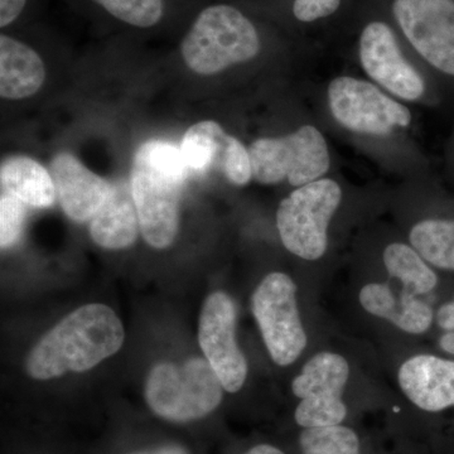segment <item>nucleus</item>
<instances>
[{
    "instance_id": "nucleus-1",
    "label": "nucleus",
    "mask_w": 454,
    "mask_h": 454,
    "mask_svg": "<svg viewBox=\"0 0 454 454\" xmlns=\"http://www.w3.org/2000/svg\"><path fill=\"white\" fill-rule=\"evenodd\" d=\"M124 339V327L112 309L86 304L42 337L27 357V372L37 380H50L67 372H88L116 354Z\"/></svg>"
},
{
    "instance_id": "nucleus-2",
    "label": "nucleus",
    "mask_w": 454,
    "mask_h": 454,
    "mask_svg": "<svg viewBox=\"0 0 454 454\" xmlns=\"http://www.w3.org/2000/svg\"><path fill=\"white\" fill-rule=\"evenodd\" d=\"M262 40L253 18L230 3L203 7L181 42V56L193 73L211 76L259 55Z\"/></svg>"
},
{
    "instance_id": "nucleus-3",
    "label": "nucleus",
    "mask_w": 454,
    "mask_h": 454,
    "mask_svg": "<svg viewBox=\"0 0 454 454\" xmlns=\"http://www.w3.org/2000/svg\"><path fill=\"white\" fill-rule=\"evenodd\" d=\"M223 382L207 360L182 365L162 363L149 372L145 400L154 414L170 422H191L212 413L223 400Z\"/></svg>"
},
{
    "instance_id": "nucleus-4",
    "label": "nucleus",
    "mask_w": 454,
    "mask_h": 454,
    "mask_svg": "<svg viewBox=\"0 0 454 454\" xmlns=\"http://www.w3.org/2000/svg\"><path fill=\"white\" fill-rule=\"evenodd\" d=\"M342 200L340 184L322 178L293 191L280 202L277 227L286 249L304 260H318L327 250V230Z\"/></svg>"
},
{
    "instance_id": "nucleus-5",
    "label": "nucleus",
    "mask_w": 454,
    "mask_h": 454,
    "mask_svg": "<svg viewBox=\"0 0 454 454\" xmlns=\"http://www.w3.org/2000/svg\"><path fill=\"white\" fill-rule=\"evenodd\" d=\"M249 153L253 178L262 184L286 181L291 186H304L321 179L331 166L327 142L313 125L278 138L256 139Z\"/></svg>"
},
{
    "instance_id": "nucleus-6",
    "label": "nucleus",
    "mask_w": 454,
    "mask_h": 454,
    "mask_svg": "<svg viewBox=\"0 0 454 454\" xmlns=\"http://www.w3.org/2000/svg\"><path fill=\"white\" fill-rule=\"evenodd\" d=\"M295 292L292 278L276 271L262 280L252 298L253 315L265 346L279 366L292 365L307 346Z\"/></svg>"
},
{
    "instance_id": "nucleus-7",
    "label": "nucleus",
    "mask_w": 454,
    "mask_h": 454,
    "mask_svg": "<svg viewBox=\"0 0 454 454\" xmlns=\"http://www.w3.org/2000/svg\"><path fill=\"white\" fill-rule=\"evenodd\" d=\"M390 12L415 52L454 82V0H391Z\"/></svg>"
},
{
    "instance_id": "nucleus-8",
    "label": "nucleus",
    "mask_w": 454,
    "mask_h": 454,
    "mask_svg": "<svg viewBox=\"0 0 454 454\" xmlns=\"http://www.w3.org/2000/svg\"><path fill=\"white\" fill-rule=\"evenodd\" d=\"M327 98L334 121L355 133L387 136L411 122L408 107L373 83L355 77H336L328 86Z\"/></svg>"
},
{
    "instance_id": "nucleus-9",
    "label": "nucleus",
    "mask_w": 454,
    "mask_h": 454,
    "mask_svg": "<svg viewBox=\"0 0 454 454\" xmlns=\"http://www.w3.org/2000/svg\"><path fill=\"white\" fill-rule=\"evenodd\" d=\"M349 366L345 357L333 352L315 355L292 382L301 402L295 409V422L304 428L340 426L348 415L342 400Z\"/></svg>"
},
{
    "instance_id": "nucleus-10",
    "label": "nucleus",
    "mask_w": 454,
    "mask_h": 454,
    "mask_svg": "<svg viewBox=\"0 0 454 454\" xmlns=\"http://www.w3.org/2000/svg\"><path fill=\"white\" fill-rule=\"evenodd\" d=\"M236 307L223 292L208 295L199 324V342L223 389L238 393L247 375V363L236 340Z\"/></svg>"
},
{
    "instance_id": "nucleus-11",
    "label": "nucleus",
    "mask_w": 454,
    "mask_h": 454,
    "mask_svg": "<svg viewBox=\"0 0 454 454\" xmlns=\"http://www.w3.org/2000/svg\"><path fill=\"white\" fill-rule=\"evenodd\" d=\"M358 55L365 73L394 97L417 101L426 94L422 74L403 55L395 32L384 20H370L364 27Z\"/></svg>"
},
{
    "instance_id": "nucleus-12",
    "label": "nucleus",
    "mask_w": 454,
    "mask_h": 454,
    "mask_svg": "<svg viewBox=\"0 0 454 454\" xmlns=\"http://www.w3.org/2000/svg\"><path fill=\"white\" fill-rule=\"evenodd\" d=\"M184 184L145 167L134 166L130 188L138 212L140 232L155 249H167L179 227V203Z\"/></svg>"
},
{
    "instance_id": "nucleus-13",
    "label": "nucleus",
    "mask_w": 454,
    "mask_h": 454,
    "mask_svg": "<svg viewBox=\"0 0 454 454\" xmlns=\"http://www.w3.org/2000/svg\"><path fill=\"white\" fill-rule=\"evenodd\" d=\"M50 172L62 210L77 223L91 220L114 188L107 179L90 170L68 152H61L53 158Z\"/></svg>"
},
{
    "instance_id": "nucleus-14",
    "label": "nucleus",
    "mask_w": 454,
    "mask_h": 454,
    "mask_svg": "<svg viewBox=\"0 0 454 454\" xmlns=\"http://www.w3.org/2000/svg\"><path fill=\"white\" fill-rule=\"evenodd\" d=\"M399 385L406 397L426 411L454 405V361L418 355L400 367Z\"/></svg>"
},
{
    "instance_id": "nucleus-15",
    "label": "nucleus",
    "mask_w": 454,
    "mask_h": 454,
    "mask_svg": "<svg viewBox=\"0 0 454 454\" xmlns=\"http://www.w3.org/2000/svg\"><path fill=\"white\" fill-rule=\"evenodd\" d=\"M43 59L25 41L2 33L0 35V95L8 100L32 97L43 85Z\"/></svg>"
},
{
    "instance_id": "nucleus-16",
    "label": "nucleus",
    "mask_w": 454,
    "mask_h": 454,
    "mask_svg": "<svg viewBox=\"0 0 454 454\" xmlns=\"http://www.w3.org/2000/svg\"><path fill=\"white\" fill-rule=\"evenodd\" d=\"M139 230L138 212L131 188L114 184L106 203L90 220L92 240L104 249H125L137 240Z\"/></svg>"
},
{
    "instance_id": "nucleus-17",
    "label": "nucleus",
    "mask_w": 454,
    "mask_h": 454,
    "mask_svg": "<svg viewBox=\"0 0 454 454\" xmlns=\"http://www.w3.org/2000/svg\"><path fill=\"white\" fill-rule=\"evenodd\" d=\"M358 300L370 315L387 319L405 333L420 334L432 325L433 310L428 304L406 292L397 300L387 284H367L361 289Z\"/></svg>"
},
{
    "instance_id": "nucleus-18",
    "label": "nucleus",
    "mask_w": 454,
    "mask_h": 454,
    "mask_svg": "<svg viewBox=\"0 0 454 454\" xmlns=\"http://www.w3.org/2000/svg\"><path fill=\"white\" fill-rule=\"evenodd\" d=\"M2 190L7 191L32 207L46 208L55 203V182L50 170L25 155L3 160L0 168Z\"/></svg>"
},
{
    "instance_id": "nucleus-19",
    "label": "nucleus",
    "mask_w": 454,
    "mask_h": 454,
    "mask_svg": "<svg viewBox=\"0 0 454 454\" xmlns=\"http://www.w3.org/2000/svg\"><path fill=\"white\" fill-rule=\"evenodd\" d=\"M384 264L391 278L404 284V292L411 295L427 294L435 288L438 278L414 247L393 243L385 249Z\"/></svg>"
},
{
    "instance_id": "nucleus-20",
    "label": "nucleus",
    "mask_w": 454,
    "mask_h": 454,
    "mask_svg": "<svg viewBox=\"0 0 454 454\" xmlns=\"http://www.w3.org/2000/svg\"><path fill=\"white\" fill-rule=\"evenodd\" d=\"M114 22L151 31L168 20L170 0H85Z\"/></svg>"
},
{
    "instance_id": "nucleus-21",
    "label": "nucleus",
    "mask_w": 454,
    "mask_h": 454,
    "mask_svg": "<svg viewBox=\"0 0 454 454\" xmlns=\"http://www.w3.org/2000/svg\"><path fill=\"white\" fill-rule=\"evenodd\" d=\"M411 243L433 267L454 271V219H427L415 223Z\"/></svg>"
},
{
    "instance_id": "nucleus-22",
    "label": "nucleus",
    "mask_w": 454,
    "mask_h": 454,
    "mask_svg": "<svg viewBox=\"0 0 454 454\" xmlns=\"http://www.w3.org/2000/svg\"><path fill=\"white\" fill-rule=\"evenodd\" d=\"M227 136L216 121H203L192 125L179 146L188 168L206 173L212 167L219 166Z\"/></svg>"
},
{
    "instance_id": "nucleus-23",
    "label": "nucleus",
    "mask_w": 454,
    "mask_h": 454,
    "mask_svg": "<svg viewBox=\"0 0 454 454\" xmlns=\"http://www.w3.org/2000/svg\"><path fill=\"white\" fill-rule=\"evenodd\" d=\"M134 166L155 170L184 184L191 170L181 148L162 140H151L140 145L134 157Z\"/></svg>"
},
{
    "instance_id": "nucleus-24",
    "label": "nucleus",
    "mask_w": 454,
    "mask_h": 454,
    "mask_svg": "<svg viewBox=\"0 0 454 454\" xmlns=\"http://www.w3.org/2000/svg\"><path fill=\"white\" fill-rule=\"evenodd\" d=\"M301 448L303 454H360L356 433L340 426L306 428Z\"/></svg>"
},
{
    "instance_id": "nucleus-25",
    "label": "nucleus",
    "mask_w": 454,
    "mask_h": 454,
    "mask_svg": "<svg viewBox=\"0 0 454 454\" xmlns=\"http://www.w3.org/2000/svg\"><path fill=\"white\" fill-rule=\"evenodd\" d=\"M221 172L235 186H245L253 178L249 149L235 137L227 136L219 163Z\"/></svg>"
},
{
    "instance_id": "nucleus-26",
    "label": "nucleus",
    "mask_w": 454,
    "mask_h": 454,
    "mask_svg": "<svg viewBox=\"0 0 454 454\" xmlns=\"http://www.w3.org/2000/svg\"><path fill=\"white\" fill-rule=\"evenodd\" d=\"M26 203L2 190L0 197V245L2 249L13 247L20 240L26 220Z\"/></svg>"
},
{
    "instance_id": "nucleus-27",
    "label": "nucleus",
    "mask_w": 454,
    "mask_h": 454,
    "mask_svg": "<svg viewBox=\"0 0 454 454\" xmlns=\"http://www.w3.org/2000/svg\"><path fill=\"white\" fill-rule=\"evenodd\" d=\"M342 0H293L292 13L301 23H313L333 16Z\"/></svg>"
},
{
    "instance_id": "nucleus-28",
    "label": "nucleus",
    "mask_w": 454,
    "mask_h": 454,
    "mask_svg": "<svg viewBox=\"0 0 454 454\" xmlns=\"http://www.w3.org/2000/svg\"><path fill=\"white\" fill-rule=\"evenodd\" d=\"M31 0H0V27L3 29L16 25L25 16Z\"/></svg>"
},
{
    "instance_id": "nucleus-29",
    "label": "nucleus",
    "mask_w": 454,
    "mask_h": 454,
    "mask_svg": "<svg viewBox=\"0 0 454 454\" xmlns=\"http://www.w3.org/2000/svg\"><path fill=\"white\" fill-rule=\"evenodd\" d=\"M437 321L439 327L443 328L448 333L454 331V301L444 304V306L439 309Z\"/></svg>"
},
{
    "instance_id": "nucleus-30",
    "label": "nucleus",
    "mask_w": 454,
    "mask_h": 454,
    "mask_svg": "<svg viewBox=\"0 0 454 454\" xmlns=\"http://www.w3.org/2000/svg\"><path fill=\"white\" fill-rule=\"evenodd\" d=\"M439 345H441L442 349L443 351L448 352V354L454 355V331H450L439 340Z\"/></svg>"
},
{
    "instance_id": "nucleus-31",
    "label": "nucleus",
    "mask_w": 454,
    "mask_h": 454,
    "mask_svg": "<svg viewBox=\"0 0 454 454\" xmlns=\"http://www.w3.org/2000/svg\"><path fill=\"white\" fill-rule=\"evenodd\" d=\"M138 454H188L184 448L179 446H168L158 448V450H151V452H143Z\"/></svg>"
},
{
    "instance_id": "nucleus-32",
    "label": "nucleus",
    "mask_w": 454,
    "mask_h": 454,
    "mask_svg": "<svg viewBox=\"0 0 454 454\" xmlns=\"http://www.w3.org/2000/svg\"><path fill=\"white\" fill-rule=\"evenodd\" d=\"M245 454H284L282 450H278V448L273 446H269V444H260V446H256L252 448L249 452Z\"/></svg>"
}]
</instances>
